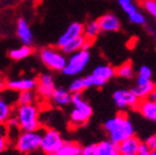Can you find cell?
I'll return each instance as SVG.
<instances>
[{"label": "cell", "mask_w": 156, "mask_h": 155, "mask_svg": "<svg viewBox=\"0 0 156 155\" xmlns=\"http://www.w3.org/2000/svg\"><path fill=\"white\" fill-rule=\"evenodd\" d=\"M113 101L118 109H136L140 100L134 96L131 89H118L113 93Z\"/></svg>", "instance_id": "8"}, {"label": "cell", "mask_w": 156, "mask_h": 155, "mask_svg": "<svg viewBox=\"0 0 156 155\" xmlns=\"http://www.w3.org/2000/svg\"><path fill=\"white\" fill-rule=\"evenodd\" d=\"M150 153H151V150H150V148L147 146V144H146L145 142H141V146H140V148H139V153H138V155H150Z\"/></svg>", "instance_id": "34"}, {"label": "cell", "mask_w": 156, "mask_h": 155, "mask_svg": "<svg viewBox=\"0 0 156 155\" xmlns=\"http://www.w3.org/2000/svg\"><path fill=\"white\" fill-rule=\"evenodd\" d=\"M145 143L147 144V146L150 148V150L152 151H155L156 150V133L155 135H152V136H150L149 138L146 139Z\"/></svg>", "instance_id": "33"}, {"label": "cell", "mask_w": 156, "mask_h": 155, "mask_svg": "<svg viewBox=\"0 0 156 155\" xmlns=\"http://www.w3.org/2000/svg\"><path fill=\"white\" fill-rule=\"evenodd\" d=\"M42 132L36 131H22L15 141V148L22 154H28L40 149Z\"/></svg>", "instance_id": "6"}, {"label": "cell", "mask_w": 156, "mask_h": 155, "mask_svg": "<svg viewBox=\"0 0 156 155\" xmlns=\"http://www.w3.org/2000/svg\"><path fill=\"white\" fill-rule=\"evenodd\" d=\"M118 5L122 10L126 13L129 21L136 25H144L145 24V16L140 11L136 5L133 3L132 0H118Z\"/></svg>", "instance_id": "10"}, {"label": "cell", "mask_w": 156, "mask_h": 155, "mask_svg": "<svg viewBox=\"0 0 156 155\" xmlns=\"http://www.w3.org/2000/svg\"><path fill=\"white\" fill-rule=\"evenodd\" d=\"M81 155H97V144H89L83 146L81 150Z\"/></svg>", "instance_id": "32"}, {"label": "cell", "mask_w": 156, "mask_h": 155, "mask_svg": "<svg viewBox=\"0 0 156 155\" xmlns=\"http://www.w3.org/2000/svg\"><path fill=\"white\" fill-rule=\"evenodd\" d=\"M136 110L140 112V114L144 118L153 121V123H156V103L147 99L141 100L139 102V105H138Z\"/></svg>", "instance_id": "19"}, {"label": "cell", "mask_w": 156, "mask_h": 155, "mask_svg": "<svg viewBox=\"0 0 156 155\" xmlns=\"http://www.w3.org/2000/svg\"><path fill=\"white\" fill-rule=\"evenodd\" d=\"M64 144L61 133L54 129H46L42 132L40 149L47 155H54Z\"/></svg>", "instance_id": "7"}, {"label": "cell", "mask_w": 156, "mask_h": 155, "mask_svg": "<svg viewBox=\"0 0 156 155\" xmlns=\"http://www.w3.org/2000/svg\"><path fill=\"white\" fill-rule=\"evenodd\" d=\"M116 75L118 77L125 78V79H131L134 76L133 66L130 62H125L119 67L116 68Z\"/></svg>", "instance_id": "25"}, {"label": "cell", "mask_w": 156, "mask_h": 155, "mask_svg": "<svg viewBox=\"0 0 156 155\" xmlns=\"http://www.w3.org/2000/svg\"><path fill=\"white\" fill-rule=\"evenodd\" d=\"M13 116L16 118L20 129L22 131L39 130V110L35 104L19 105Z\"/></svg>", "instance_id": "2"}, {"label": "cell", "mask_w": 156, "mask_h": 155, "mask_svg": "<svg viewBox=\"0 0 156 155\" xmlns=\"http://www.w3.org/2000/svg\"><path fill=\"white\" fill-rule=\"evenodd\" d=\"M17 104L19 105H26V104H33L35 100V93L33 90L29 91H23L20 92L17 96Z\"/></svg>", "instance_id": "27"}, {"label": "cell", "mask_w": 156, "mask_h": 155, "mask_svg": "<svg viewBox=\"0 0 156 155\" xmlns=\"http://www.w3.org/2000/svg\"><path fill=\"white\" fill-rule=\"evenodd\" d=\"M155 89L156 85L152 80H149V81L144 82H136V86L131 88V91L141 101V100L147 99V97L151 95V92L154 91Z\"/></svg>", "instance_id": "18"}, {"label": "cell", "mask_w": 156, "mask_h": 155, "mask_svg": "<svg viewBox=\"0 0 156 155\" xmlns=\"http://www.w3.org/2000/svg\"><path fill=\"white\" fill-rule=\"evenodd\" d=\"M140 146H141V141L136 136L126 139L118 144L122 155H138Z\"/></svg>", "instance_id": "17"}, {"label": "cell", "mask_w": 156, "mask_h": 155, "mask_svg": "<svg viewBox=\"0 0 156 155\" xmlns=\"http://www.w3.org/2000/svg\"><path fill=\"white\" fill-rule=\"evenodd\" d=\"M91 54L89 50H80L77 51L75 53L71 54L69 58L67 59V63L62 73L65 76H77L81 74L85 70V68L88 66L90 62Z\"/></svg>", "instance_id": "5"}, {"label": "cell", "mask_w": 156, "mask_h": 155, "mask_svg": "<svg viewBox=\"0 0 156 155\" xmlns=\"http://www.w3.org/2000/svg\"><path fill=\"white\" fill-rule=\"evenodd\" d=\"M81 148L77 142H64L61 149L54 155H81Z\"/></svg>", "instance_id": "24"}, {"label": "cell", "mask_w": 156, "mask_h": 155, "mask_svg": "<svg viewBox=\"0 0 156 155\" xmlns=\"http://www.w3.org/2000/svg\"><path fill=\"white\" fill-rule=\"evenodd\" d=\"M98 22L101 27V31L104 33H113L120 29L119 19L113 13H106V14L100 16Z\"/></svg>", "instance_id": "16"}, {"label": "cell", "mask_w": 156, "mask_h": 155, "mask_svg": "<svg viewBox=\"0 0 156 155\" xmlns=\"http://www.w3.org/2000/svg\"><path fill=\"white\" fill-rule=\"evenodd\" d=\"M101 32L102 31H101V27L99 25L98 20H92V21H89V22L86 23L85 31H83V36L87 39H89V40L93 41Z\"/></svg>", "instance_id": "22"}, {"label": "cell", "mask_w": 156, "mask_h": 155, "mask_svg": "<svg viewBox=\"0 0 156 155\" xmlns=\"http://www.w3.org/2000/svg\"><path fill=\"white\" fill-rule=\"evenodd\" d=\"M83 31H85V25L81 24L80 22H73L68 25L67 28L63 32V34L58 37V47L60 49L67 45L69 41L74 40L77 37H80L83 35Z\"/></svg>", "instance_id": "11"}, {"label": "cell", "mask_w": 156, "mask_h": 155, "mask_svg": "<svg viewBox=\"0 0 156 155\" xmlns=\"http://www.w3.org/2000/svg\"><path fill=\"white\" fill-rule=\"evenodd\" d=\"M142 5L146 12L156 20V0H142Z\"/></svg>", "instance_id": "31"}, {"label": "cell", "mask_w": 156, "mask_h": 155, "mask_svg": "<svg viewBox=\"0 0 156 155\" xmlns=\"http://www.w3.org/2000/svg\"><path fill=\"white\" fill-rule=\"evenodd\" d=\"M8 146V129L3 124H0V153L7 149Z\"/></svg>", "instance_id": "30"}, {"label": "cell", "mask_w": 156, "mask_h": 155, "mask_svg": "<svg viewBox=\"0 0 156 155\" xmlns=\"http://www.w3.org/2000/svg\"><path fill=\"white\" fill-rule=\"evenodd\" d=\"M72 104L74 109L71 113V124L75 127L85 125L93 113L91 105L83 99L81 93H74L72 96Z\"/></svg>", "instance_id": "3"}, {"label": "cell", "mask_w": 156, "mask_h": 155, "mask_svg": "<svg viewBox=\"0 0 156 155\" xmlns=\"http://www.w3.org/2000/svg\"><path fill=\"white\" fill-rule=\"evenodd\" d=\"M83 81H85L86 89H88V88H91V87H94V86H93V80H92L91 75H88V76H86V77H83Z\"/></svg>", "instance_id": "35"}, {"label": "cell", "mask_w": 156, "mask_h": 155, "mask_svg": "<svg viewBox=\"0 0 156 155\" xmlns=\"http://www.w3.org/2000/svg\"><path fill=\"white\" fill-rule=\"evenodd\" d=\"M55 89V80L52 74L44 73L39 76L37 80V91L42 98L51 99Z\"/></svg>", "instance_id": "12"}, {"label": "cell", "mask_w": 156, "mask_h": 155, "mask_svg": "<svg viewBox=\"0 0 156 155\" xmlns=\"http://www.w3.org/2000/svg\"><path fill=\"white\" fill-rule=\"evenodd\" d=\"M104 129L111 141L119 144L122 141L134 136V127L125 113H118L104 123Z\"/></svg>", "instance_id": "1"}, {"label": "cell", "mask_w": 156, "mask_h": 155, "mask_svg": "<svg viewBox=\"0 0 156 155\" xmlns=\"http://www.w3.org/2000/svg\"><path fill=\"white\" fill-rule=\"evenodd\" d=\"M32 53H33L32 47L22 45L21 47L11 49V50L9 51V56H10V59H12V60H14V61H20V60H23V59L28 58Z\"/></svg>", "instance_id": "23"}, {"label": "cell", "mask_w": 156, "mask_h": 155, "mask_svg": "<svg viewBox=\"0 0 156 155\" xmlns=\"http://www.w3.org/2000/svg\"><path fill=\"white\" fill-rule=\"evenodd\" d=\"M85 89L86 87L83 78H75L68 85V91L71 92L72 95H74V93H81Z\"/></svg>", "instance_id": "28"}, {"label": "cell", "mask_w": 156, "mask_h": 155, "mask_svg": "<svg viewBox=\"0 0 156 155\" xmlns=\"http://www.w3.org/2000/svg\"><path fill=\"white\" fill-rule=\"evenodd\" d=\"M39 58L46 67L54 72H62L67 63V58L61 49L44 47L39 52Z\"/></svg>", "instance_id": "4"}, {"label": "cell", "mask_w": 156, "mask_h": 155, "mask_svg": "<svg viewBox=\"0 0 156 155\" xmlns=\"http://www.w3.org/2000/svg\"><path fill=\"white\" fill-rule=\"evenodd\" d=\"M97 155H122L118 144L111 140H103L97 144Z\"/></svg>", "instance_id": "21"}, {"label": "cell", "mask_w": 156, "mask_h": 155, "mask_svg": "<svg viewBox=\"0 0 156 155\" xmlns=\"http://www.w3.org/2000/svg\"><path fill=\"white\" fill-rule=\"evenodd\" d=\"M94 87H103L110 79L116 75V70L108 64L98 65L90 74Z\"/></svg>", "instance_id": "9"}, {"label": "cell", "mask_w": 156, "mask_h": 155, "mask_svg": "<svg viewBox=\"0 0 156 155\" xmlns=\"http://www.w3.org/2000/svg\"><path fill=\"white\" fill-rule=\"evenodd\" d=\"M152 77V70L147 65H142L138 72V77L136 82H144L151 80Z\"/></svg>", "instance_id": "29"}, {"label": "cell", "mask_w": 156, "mask_h": 155, "mask_svg": "<svg viewBox=\"0 0 156 155\" xmlns=\"http://www.w3.org/2000/svg\"><path fill=\"white\" fill-rule=\"evenodd\" d=\"M72 93L63 87L56 88L52 95V101L58 106H66L69 103H72Z\"/></svg>", "instance_id": "20"}, {"label": "cell", "mask_w": 156, "mask_h": 155, "mask_svg": "<svg viewBox=\"0 0 156 155\" xmlns=\"http://www.w3.org/2000/svg\"><path fill=\"white\" fill-rule=\"evenodd\" d=\"M5 88H7V84H5V82H3V81H1V80H0V92H2L3 90L5 89Z\"/></svg>", "instance_id": "37"}, {"label": "cell", "mask_w": 156, "mask_h": 155, "mask_svg": "<svg viewBox=\"0 0 156 155\" xmlns=\"http://www.w3.org/2000/svg\"><path fill=\"white\" fill-rule=\"evenodd\" d=\"M7 88L12 91H29L37 88V80L34 78H19L11 79L7 82Z\"/></svg>", "instance_id": "15"}, {"label": "cell", "mask_w": 156, "mask_h": 155, "mask_svg": "<svg viewBox=\"0 0 156 155\" xmlns=\"http://www.w3.org/2000/svg\"><path fill=\"white\" fill-rule=\"evenodd\" d=\"M150 155H156V150L155 151H152V152L150 153Z\"/></svg>", "instance_id": "38"}, {"label": "cell", "mask_w": 156, "mask_h": 155, "mask_svg": "<svg viewBox=\"0 0 156 155\" xmlns=\"http://www.w3.org/2000/svg\"><path fill=\"white\" fill-rule=\"evenodd\" d=\"M12 116V109L9 102L0 98V124H5Z\"/></svg>", "instance_id": "26"}, {"label": "cell", "mask_w": 156, "mask_h": 155, "mask_svg": "<svg viewBox=\"0 0 156 155\" xmlns=\"http://www.w3.org/2000/svg\"><path fill=\"white\" fill-rule=\"evenodd\" d=\"M92 45V41L87 39L85 36H80L75 38L74 40L69 41L67 45H65L64 47H62L61 50L64 54H73L77 51L80 50H89V48Z\"/></svg>", "instance_id": "14"}, {"label": "cell", "mask_w": 156, "mask_h": 155, "mask_svg": "<svg viewBox=\"0 0 156 155\" xmlns=\"http://www.w3.org/2000/svg\"><path fill=\"white\" fill-rule=\"evenodd\" d=\"M147 100H150V101L154 102V103H156V89L154 90V91L151 92V95L147 97Z\"/></svg>", "instance_id": "36"}, {"label": "cell", "mask_w": 156, "mask_h": 155, "mask_svg": "<svg viewBox=\"0 0 156 155\" xmlns=\"http://www.w3.org/2000/svg\"><path fill=\"white\" fill-rule=\"evenodd\" d=\"M16 35L23 45L30 46L34 41V34L24 17H20L16 22Z\"/></svg>", "instance_id": "13"}]
</instances>
